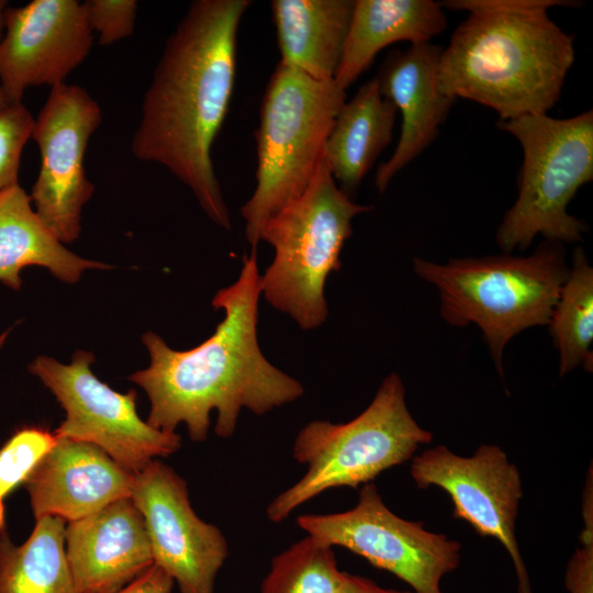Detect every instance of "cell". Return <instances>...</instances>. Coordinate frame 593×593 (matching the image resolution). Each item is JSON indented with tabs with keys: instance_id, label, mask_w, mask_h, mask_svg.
I'll use <instances>...</instances> for the list:
<instances>
[{
	"instance_id": "4fadbf2b",
	"label": "cell",
	"mask_w": 593,
	"mask_h": 593,
	"mask_svg": "<svg viewBox=\"0 0 593 593\" xmlns=\"http://www.w3.org/2000/svg\"><path fill=\"white\" fill-rule=\"evenodd\" d=\"M131 497L143 515L154 564L180 593H213L228 546L223 533L193 511L186 481L154 459L135 473Z\"/></svg>"
},
{
	"instance_id": "4316f807",
	"label": "cell",
	"mask_w": 593,
	"mask_h": 593,
	"mask_svg": "<svg viewBox=\"0 0 593 593\" xmlns=\"http://www.w3.org/2000/svg\"><path fill=\"white\" fill-rule=\"evenodd\" d=\"M88 21L98 42L111 45L128 37L135 27L138 2L135 0H87Z\"/></svg>"
},
{
	"instance_id": "6da1fadb",
	"label": "cell",
	"mask_w": 593,
	"mask_h": 593,
	"mask_svg": "<svg viewBox=\"0 0 593 593\" xmlns=\"http://www.w3.org/2000/svg\"><path fill=\"white\" fill-rule=\"evenodd\" d=\"M249 0H195L167 40L144 94L131 150L167 168L219 226L231 230L211 158L236 76V42Z\"/></svg>"
},
{
	"instance_id": "2e32d148",
	"label": "cell",
	"mask_w": 593,
	"mask_h": 593,
	"mask_svg": "<svg viewBox=\"0 0 593 593\" xmlns=\"http://www.w3.org/2000/svg\"><path fill=\"white\" fill-rule=\"evenodd\" d=\"M134 475L101 448L57 437L23 485L35 519L56 516L68 523L131 497Z\"/></svg>"
},
{
	"instance_id": "f1b7e54d",
	"label": "cell",
	"mask_w": 593,
	"mask_h": 593,
	"mask_svg": "<svg viewBox=\"0 0 593 593\" xmlns=\"http://www.w3.org/2000/svg\"><path fill=\"white\" fill-rule=\"evenodd\" d=\"M174 583L175 581L165 570L153 564L115 593H170Z\"/></svg>"
},
{
	"instance_id": "5bb4252c",
	"label": "cell",
	"mask_w": 593,
	"mask_h": 593,
	"mask_svg": "<svg viewBox=\"0 0 593 593\" xmlns=\"http://www.w3.org/2000/svg\"><path fill=\"white\" fill-rule=\"evenodd\" d=\"M92 33L78 0L8 5L0 38V88L8 103H22L30 87L64 83L89 55Z\"/></svg>"
},
{
	"instance_id": "7c38bea8",
	"label": "cell",
	"mask_w": 593,
	"mask_h": 593,
	"mask_svg": "<svg viewBox=\"0 0 593 593\" xmlns=\"http://www.w3.org/2000/svg\"><path fill=\"white\" fill-rule=\"evenodd\" d=\"M410 472L419 489H443L456 518L480 536L497 539L514 563L517 593H532L515 533L523 497L521 474L499 446L481 445L472 456L462 457L438 445L414 457Z\"/></svg>"
},
{
	"instance_id": "484cf974",
	"label": "cell",
	"mask_w": 593,
	"mask_h": 593,
	"mask_svg": "<svg viewBox=\"0 0 593 593\" xmlns=\"http://www.w3.org/2000/svg\"><path fill=\"white\" fill-rule=\"evenodd\" d=\"M33 127L34 118L23 103L0 109V192L19 184L21 156Z\"/></svg>"
},
{
	"instance_id": "4dcf8cb0",
	"label": "cell",
	"mask_w": 593,
	"mask_h": 593,
	"mask_svg": "<svg viewBox=\"0 0 593 593\" xmlns=\"http://www.w3.org/2000/svg\"><path fill=\"white\" fill-rule=\"evenodd\" d=\"M8 7V1L5 0H0V38L3 34V15H4V11ZM8 101L0 88V109H3L8 105Z\"/></svg>"
},
{
	"instance_id": "ffe728a7",
	"label": "cell",
	"mask_w": 593,
	"mask_h": 593,
	"mask_svg": "<svg viewBox=\"0 0 593 593\" xmlns=\"http://www.w3.org/2000/svg\"><path fill=\"white\" fill-rule=\"evenodd\" d=\"M395 105L380 93L373 78L339 109L326 139L323 158L338 187L350 197L388 147L396 119Z\"/></svg>"
},
{
	"instance_id": "d4e9b609",
	"label": "cell",
	"mask_w": 593,
	"mask_h": 593,
	"mask_svg": "<svg viewBox=\"0 0 593 593\" xmlns=\"http://www.w3.org/2000/svg\"><path fill=\"white\" fill-rule=\"evenodd\" d=\"M56 441L54 432L31 426L15 432L0 448V533L7 530L5 499L25 482Z\"/></svg>"
},
{
	"instance_id": "3957f363",
	"label": "cell",
	"mask_w": 593,
	"mask_h": 593,
	"mask_svg": "<svg viewBox=\"0 0 593 593\" xmlns=\"http://www.w3.org/2000/svg\"><path fill=\"white\" fill-rule=\"evenodd\" d=\"M561 0H451L469 14L438 63L440 90L494 110L500 121L547 114L574 61L573 40L548 15Z\"/></svg>"
},
{
	"instance_id": "cb8c5ba5",
	"label": "cell",
	"mask_w": 593,
	"mask_h": 593,
	"mask_svg": "<svg viewBox=\"0 0 593 593\" xmlns=\"http://www.w3.org/2000/svg\"><path fill=\"white\" fill-rule=\"evenodd\" d=\"M347 578L332 547L307 535L272 558L260 593H344Z\"/></svg>"
},
{
	"instance_id": "ac0fdd59",
	"label": "cell",
	"mask_w": 593,
	"mask_h": 593,
	"mask_svg": "<svg viewBox=\"0 0 593 593\" xmlns=\"http://www.w3.org/2000/svg\"><path fill=\"white\" fill-rule=\"evenodd\" d=\"M446 25L443 7L433 0H355L335 82L346 90L382 48L404 41L430 43Z\"/></svg>"
},
{
	"instance_id": "8fae6325",
	"label": "cell",
	"mask_w": 593,
	"mask_h": 593,
	"mask_svg": "<svg viewBox=\"0 0 593 593\" xmlns=\"http://www.w3.org/2000/svg\"><path fill=\"white\" fill-rule=\"evenodd\" d=\"M101 122L99 103L81 86L66 82L51 88L34 119L32 138L41 165L29 197L41 222L61 244L79 237L82 208L94 192L85 155Z\"/></svg>"
},
{
	"instance_id": "9a60e30c",
	"label": "cell",
	"mask_w": 593,
	"mask_h": 593,
	"mask_svg": "<svg viewBox=\"0 0 593 593\" xmlns=\"http://www.w3.org/2000/svg\"><path fill=\"white\" fill-rule=\"evenodd\" d=\"M65 553L76 593H115L154 564L145 522L132 497L68 522Z\"/></svg>"
},
{
	"instance_id": "277c9868",
	"label": "cell",
	"mask_w": 593,
	"mask_h": 593,
	"mask_svg": "<svg viewBox=\"0 0 593 593\" xmlns=\"http://www.w3.org/2000/svg\"><path fill=\"white\" fill-rule=\"evenodd\" d=\"M414 271L439 293L440 315L452 326L475 324L503 376L506 344L526 328L549 323L568 277L562 243L545 240L527 257L508 254L413 260Z\"/></svg>"
},
{
	"instance_id": "30bf717a",
	"label": "cell",
	"mask_w": 593,
	"mask_h": 593,
	"mask_svg": "<svg viewBox=\"0 0 593 593\" xmlns=\"http://www.w3.org/2000/svg\"><path fill=\"white\" fill-rule=\"evenodd\" d=\"M296 523L309 536L340 546L406 582L414 593H443L440 582L460 563L461 545L394 514L373 483L345 512L305 514Z\"/></svg>"
},
{
	"instance_id": "5b68a950",
	"label": "cell",
	"mask_w": 593,
	"mask_h": 593,
	"mask_svg": "<svg viewBox=\"0 0 593 593\" xmlns=\"http://www.w3.org/2000/svg\"><path fill=\"white\" fill-rule=\"evenodd\" d=\"M345 101L346 90L334 79L317 80L280 61L275 68L255 133L257 184L240 209L253 248L267 221L311 182Z\"/></svg>"
},
{
	"instance_id": "9c48e42d",
	"label": "cell",
	"mask_w": 593,
	"mask_h": 593,
	"mask_svg": "<svg viewBox=\"0 0 593 593\" xmlns=\"http://www.w3.org/2000/svg\"><path fill=\"white\" fill-rule=\"evenodd\" d=\"M93 360L92 353L77 350L68 365L47 356L29 365L65 411V419L54 430L56 437L92 444L133 474L157 457L176 452L180 435L143 421L135 390L120 393L100 381L90 369Z\"/></svg>"
},
{
	"instance_id": "e0dca14e",
	"label": "cell",
	"mask_w": 593,
	"mask_h": 593,
	"mask_svg": "<svg viewBox=\"0 0 593 593\" xmlns=\"http://www.w3.org/2000/svg\"><path fill=\"white\" fill-rule=\"evenodd\" d=\"M443 48L432 43L391 51L377 77L380 93L401 112L402 125L396 147L376 172L379 192L438 136L456 99L438 85V63Z\"/></svg>"
},
{
	"instance_id": "1f68e13d",
	"label": "cell",
	"mask_w": 593,
	"mask_h": 593,
	"mask_svg": "<svg viewBox=\"0 0 593 593\" xmlns=\"http://www.w3.org/2000/svg\"><path fill=\"white\" fill-rule=\"evenodd\" d=\"M8 335H9V331H5L2 334H0V348L3 346Z\"/></svg>"
},
{
	"instance_id": "ba28073f",
	"label": "cell",
	"mask_w": 593,
	"mask_h": 593,
	"mask_svg": "<svg viewBox=\"0 0 593 593\" xmlns=\"http://www.w3.org/2000/svg\"><path fill=\"white\" fill-rule=\"evenodd\" d=\"M496 125L523 149L518 195L496 231L499 247L505 254L524 250L537 235L562 244L582 240L588 226L567 208L593 180V111L567 119L529 114Z\"/></svg>"
},
{
	"instance_id": "8992f818",
	"label": "cell",
	"mask_w": 593,
	"mask_h": 593,
	"mask_svg": "<svg viewBox=\"0 0 593 593\" xmlns=\"http://www.w3.org/2000/svg\"><path fill=\"white\" fill-rule=\"evenodd\" d=\"M432 439V433L411 415L401 378L391 373L354 419L342 424L313 421L299 432L292 455L307 470L269 503L267 517L280 523L329 489L370 483L384 470L411 459Z\"/></svg>"
},
{
	"instance_id": "f546056e",
	"label": "cell",
	"mask_w": 593,
	"mask_h": 593,
	"mask_svg": "<svg viewBox=\"0 0 593 593\" xmlns=\"http://www.w3.org/2000/svg\"><path fill=\"white\" fill-rule=\"evenodd\" d=\"M344 593H414L407 591H396L384 589L376 584L369 579L349 574Z\"/></svg>"
},
{
	"instance_id": "603a6c76",
	"label": "cell",
	"mask_w": 593,
	"mask_h": 593,
	"mask_svg": "<svg viewBox=\"0 0 593 593\" xmlns=\"http://www.w3.org/2000/svg\"><path fill=\"white\" fill-rule=\"evenodd\" d=\"M548 324L559 351L560 377L580 365L591 372L593 268L580 246L573 250L572 267L569 269Z\"/></svg>"
},
{
	"instance_id": "d6986e66",
	"label": "cell",
	"mask_w": 593,
	"mask_h": 593,
	"mask_svg": "<svg viewBox=\"0 0 593 593\" xmlns=\"http://www.w3.org/2000/svg\"><path fill=\"white\" fill-rule=\"evenodd\" d=\"M355 0H272L280 63L317 80L334 79Z\"/></svg>"
},
{
	"instance_id": "7402d4cb",
	"label": "cell",
	"mask_w": 593,
	"mask_h": 593,
	"mask_svg": "<svg viewBox=\"0 0 593 593\" xmlns=\"http://www.w3.org/2000/svg\"><path fill=\"white\" fill-rule=\"evenodd\" d=\"M66 524L41 517L21 545L0 533V593H76L65 553Z\"/></svg>"
},
{
	"instance_id": "7a4b0ae2",
	"label": "cell",
	"mask_w": 593,
	"mask_h": 593,
	"mask_svg": "<svg viewBox=\"0 0 593 593\" xmlns=\"http://www.w3.org/2000/svg\"><path fill=\"white\" fill-rule=\"evenodd\" d=\"M260 277L253 248L243 258L238 279L212 300L214 309L224 311L223 321L194 348L175 350L153 332L143 335L150 363L128 379L148 395L146 422L152 427L175 432L184 423L190 439L202 441L216 411L215 434L230 438L243 407L261 415L303 394L302 384L272 366L259 348Z\"/></svg>"
},
{
	"instance_id": "83f0119b",
	"label": "cell",
	"mask_w": 593,
	"mask_h": 593,
	"mask_svg": "<svg viewBox=\"0 0 593 593\" xmlns=\"http://www.w3.org/2000/svg\"><path fill=\"white\" fill-rule=\"evenodd\" d=\"M585 486L582 501L584 526L580 535L581 547L571 557L566 571V589L570 593H593V496Z\"/></svg>"
},
{
	"instance_id": "44dd1931",
	"label": "cell",
	"mask_w": 593,
	"mask_h": 593,
	"mask_svg": "<svg viewBox=\"0 0 593 593\" xmlns=\"http://www.w3.org/2000/svg\"><path fill=\"white\" fill-rule=\"evenodd\" d=\"M29 266L44 267L68 283L77 282L86 270L111 268L67 249L41 222L18 184L0 192V282L19 290L21 271Z\"/></svg>"
},
{
	"instance_id": "52a82bcc",
	"label": "cell",
	"mask_w": 593,
	"mask_h": 593,
	"mask_svg": "<svg viewBox=\"0 0 593 593\" xmlns=\"http://www.w3.org/2000/svg\"><path fill=\"white\" fill-rule=\"evenodd\" d=\"M370 210L351 201L322 158L306 189L262 227L259 240L275 248L260 277L265 299L304 331L323 324L326 278L342 267L339 256L353 234V219Z\"/></svg>"
}]
</instances>
